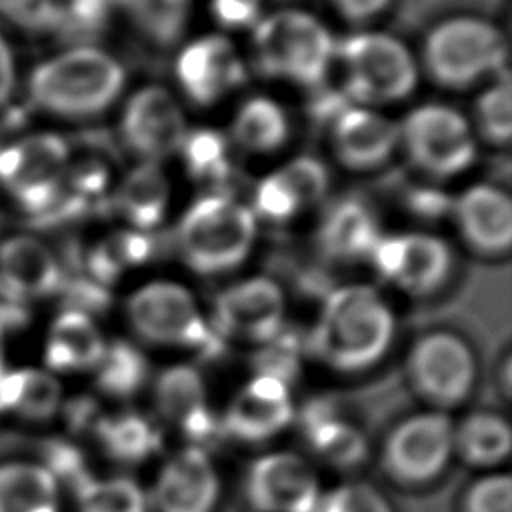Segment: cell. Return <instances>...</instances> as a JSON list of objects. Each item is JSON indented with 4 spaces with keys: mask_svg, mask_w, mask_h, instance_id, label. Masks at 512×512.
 I'll return each instance as SVG.
<instances>
[{
    "mask_svg": "<svg viewBox=\"0 0 512 512\" xmlns=\"http://www.w3.org/2000/svg\"><path fill=\"white\" fill-rule=\"evenodd\" d=\"M62 490L38 462L0 464V512H60Z\"/></svg>",
    "mask_w": 512,
    "mask_h": 512,
    "instance_id": "28",
    "label": "cell"
},
{
    "mask_svg": "<svg viewBox=\"0 0 512 512\" xmlns=\"http://www.w3.org/2000/svg\"><path fill=\"white\" fill-rule=\"evenodd\" d=\"M218 496L220 480L210 456L188 446L164 462L148 500L156 512H214Z\"/></svg>",
    "mask_w": 512,
    "mask_h": 512,
    "instance_id": "18",
    "label": "cell"
},
{
    "mask_svg": "<svg viewBox=\"0 0 512 512\" xmlns=\"http://www.w3.org/2000/svg\"><path fill=\"white\" fill-rule=\"evenodd\" d=\"M408 376L416 392L440 408L460 404L474 388L476 358L452 332L422 336L408 354Z\"/></svg>",
    "mask_w": 512,
    "mask_h": 512,
    "instance_id": "10",
    "label": "cell"
},
{
    "mask_svg": "<svg viewBox=\"0 0 512 512\" xmlns=\"http://www.w3.org/2000/svg\"><path fill=\"white\" fill-rule=\"evenodd\" d=\"M454 216L464 240L480 254H504L512 244V202L490 184L470 186L456 202Z\"/></svg>",
    "mask_w": 512,
    "mask_h": 512,
    "instance_id": "21",
    "label": "cell"
},
{
    "mask_svg": "<svg viewBox=\"0 0 512 512\" xmlns=\"http://www.w3.org/2000/svg\"><path fill=\"white\" fill-rule=\"evenodd\" d=\"M284 314L280 286L266 276H254L218 292L210 326L220 338L266 344L284 328Z\"/></svg>",
    "mask_w": 512,
    "mask_h": 512,
    "instance_id": "12",
    "label": "cell"
},
{
    "mask_svg": "<svg viewBox=\"0 0 512 512\" xmlns=\"http://www.w3.org/2000/svg\"><path fill=\"white\" fill-rule=\"evenodd\" d=\"M336 10L350 22H366L384 12L390 0H332Z\"/></svg>",
    "mask_w": 512,
    "mask_h": 512,
    "instance_id": "47",
    "label": "cell"
},
{
    "mask_svg": "<svg viewBox=\"0 0 512 512\" xmlns=\"http://www.w3.org/2000/svg\"><path fill=\"white\" fill-rule=\"evenodd\" d=\"M120 132L142 162L158 164L180 150L188 126L180 104L166 88L144 86L126 102Z\"/></svg>",
    "mask_w": 512,
    "mask_h": 512,
    "instance_id": "14",
    "label": "cell"
},
{
    "mask_svg": "<svg viewBox=\"0 0 512 512\" xmlns=\"http://www.w3.org/2000/svg\"><path fill=\"white\" fill-rule=\"evenodd\" d=\"M68 144L56 134H30L0 152V186L22 206H50L68 176Z\"/></svg>",
    "mask_w": 512,
    "mask_h": 512,
    "instance_id": "9",
    "label": "cell"
},
{
    "mask_svg": "<svg viewBox=\"0 0 512 512\" xmlns=\"http://www.w3.org/2000/svg\"><path fill=\"white\" fill-rule=\"evenodd\" d=\"M252 56L262 76L320 86L336 58V42L312 14L278 10L252 28Z\"/></svg>",
    "mask_w": 512,
    "mask_h": 512,
    "instance_id": "3",
    "label": "cell"
},
{
    "mask_svg": "<svg viewBox=\"0 0 512 512\" xmlns=\"http://www.w3.org/2000/svg\"><path fill=\"white\" fill-rule=\"evenodd\" d=\"M16 56L8 38L0 30V108L10 102L16 90Z\"/></svg>",
    "mask_w": 512,
    "mask_h": 512,
    "instance_id": "46",
    "label": "cell"
},
{
    "mask_svg": "<svg viewBox=\"0 0 512 512\" xmlns=\"http://www.w3.org/2000/svg\"><path fill=\"white\" fill-rule=\"evenodd\" d=\"M0 16L22 24H44L58 12L52 0H0Z\"/></svg>",
    "mask_w": 512,
    "mask_h": 512,
    "instance_id": "45",
    "label": "cell"
},
{
    "mask_svg": "<svg viewBox=\"0 0 512 512\" xmlns=\"http://www.w3.org/2000/svg\"><path fill=\"white\" fill-rule=\"evenodd\" d=\"M98 388L114 398L134 396L148 378V360L128 340L106 342L104 354L94 368Z\"/></svg>",
    "mask_w": 512,
    "mask_h": 512,
    "instance_id": "32",
    "label": "cell"
},
{
    "mask_svg": "<svg viewBox=\"0 0 512 512\" xmlns=\"http://www.w3.org/2000/svg\"><path fill=\"white\" fill-rule=\"evenodd\" d=\"M510 448V424L496 412H472L454 428V450L472 466H496Z\"/></svg>",
    "mask_w": 512,
    "mask_h": 512,
    "instance_id": "30",
    "label": "cell"
},
{
    "mask_svg": "<svg viewBox=\"0 0 512 512\" xmlns=\"http://www.w3.org/2000/svg\"><path fill=\"white\" fill-rule=\"evenodd\" d=\"M254 208L256 214L272 222H286L302 210L298 198L294 196L280 170L268 174L258 182L254 192Z\"/></svg>",
    "mask_w": 512,
    "mask_h": 512,
    "instance_id": "40",
    "label": "cell"
},
{
    "mask_svg": "<svg viewBox=\"0 0 512 512\" xmlns=\"http://www.w3.org/2000/svg\"><path fill=\"white\" fill-rule=\"evenodd\" d=\"M232 136L250 152H272L288 138V118L278 102L254 96L240 104L232 120Z\"/></svg>",
    "mask_w": 512,
    "mask_h": 512,
    "instance_id": "31",
    "label": "cell"
},
{
    "mask_svg": "<svg viewBox=\"0 0 512 512\" xmlns=\"http://www.w3.org/2000/svg\"><path fill=\"white\" fill-rule=\"evenodd\" d=\"M62 406V384L46 368L20 366L0 372V416L48 420Z\"/></svg>",
    "mask_w": 512,
    "mask_h": 512,
    "instance_id": "25",
    "label": "cell"
},
{
    "mask_svg": "<svg viewBox=\"0 0 512 512\" xmlns=\"http://www.w3.org/2000/svg\"><path fill=\"white\" fill-rule=\"evenodd\" d=\"M124 82V66L112 54L92 44H76L38 62L28 78V94L48 114L84 118L112 106Z\"/></svg>",
    "mask_w": 512,
    "mask_h": 512,
    "instance_id": "2",
    "label": "cell"
},
{
    "mask_svg": "<svg viewBox=\"0 0 512 512\" xmlns=\"http://www.w3.org/2000/svg\"><path fill=\"white\" fill-rule=\"evenodd\" d=\"M476 122L480 134L492 144H508L512 136V92L508 72L486 88L476 100Z\"/></svg>",
    "mask_w": 512,
    "mask_h": 512,
    "instance_id": "37",
    "label": "cell"
},
{
    "mask_svg": "<svg viewBox=\"0 0 512 512\" xmlns=\"http://www.w3.org/2000/svg\"><path fill=\"white\" fill-rule=\"evenodd\" d=\"M398 128L410 160L426 174L446 178L474 162L476 142L470 124L450 106L422 104Z\"/></svg>",
    "mask_w": 512,
    "mask_h": 512,
    "instance_id": "8",
    "label": "cell"
},
{
    "mask_svg": "<svg viewBox=\"0 0 512 512\" xmlns=\"http://www.w3.org/2000/svg\"><path fill=\"white\" fill-rule=\"evenodd\" d=\"M312 512H392V506L374 486L352 482L320 494Z\"/></svg>",
    "mask_w": 512,
    "mask_h": 512,
    "instance_id": "39",
    "label": "cell"
},
{
    "mask_svg": "<svg viewBox=\"0 0 512 512\" xmlns=\"http://www.w3.org/2000/svg\"><path fill=\"white\" fill-rule=\"evenodd\" d=\"M6 368V344H4V332L0 324V372Z\"/></svg>",
    "mask_w": 512,
    "mask_h": 512,
    "instance_id": "48",
    "label": "cell"
},
{
    "mask_svg": "<svg viewBox=\"0 0 512 512\" xmlns=\"http://www.w3.org/2000/svg\"><path fill=\"white\" fill-rule=\"evenodd\" d=\"M506 42L488 22L456 16L434 26L424 42L428 74L442 86L464 88L486 74H504Z\"/></svg>",
    "mask_w": 512,
    "mask_h": 512,
    "instance_id": "5",
    "label": "cell"
},
{
    "mask_svg": "<svg viewBox=\"0 0 512 512\" xmlns=\"http://www.w3.org/2000/svg\"><path fill=\"white\" fill-rule=\"evenodd\" d=\"M94 430L104 452L122 464H138L160 448L156 424L138 412L100 416Z\"/></svg>",
    "mask_w": 512,
    "mask_h": 512,
    "instance_id": "29",
    "label": "cell"
},
{
    "mask_svg": "<svg viewBox=\"0 0 512 512\" xmlns=\"http://www.w3.org/2000/svg\"><path fill=\"white\" fill-rule=\"evenodd\" d=\"M350 102H394L416 86V64L408 48L382 32H360L336 44Z\"/></svg>",
    "mask_w": 512,
    "mask_h": 512,
    "instance_id": "7",
    "label": "cell"
},
{
    "mask_svg": "<svg viewBox=\"0 0 512 512\" xmlns=\"http://www.w3.org/2000/svg\"><path fill=\"white\" fill-rule=\"evenodd\" d=\"M394 338V314L370 286L336 288L324 300L308 338L310 352L338 372H360L388 352Z\"/></svg>",
    "mask_w": 512,
    "mask_h": 512,
    "instance_id": "1",
    "label": "cell"
},
{
    "mask_svg": "<svg viewBox=\"0 0 512 512\" xmlns=\"http://www.w3.org/2000/svg\"><path fill=\"white\" fill-rule=\"evenodd\" d=\"M464 512H512V480L508 474L478 478L464 496Z\"/></svg>",
    "mask_w": 512,
    "mask_h": 512,
    "instance_id": "41",
    "label": "cell"
},
{
    "mask_svg": "<svg viewBox=\"0 0 512 512\" xmlns=\"http://www.w3.org/2000/svg\"><path fill=\"white\" fill-rule=\"evenodd\" d=\"M60 280V264L42 240L18 234L0 244V286L16 298L46 296Z\"/></svg>",
    "mask_w": 512,
    "mask_h": 512,
    "instance_id": "23",
    "label": "cell"
},
{
    "mask_svg": "<svg viewBox=\"0 0 512 512\" xmlns=\"http://www.w3.org/2000/svg\"><path fill=\"white\" fill-rule=\"evenodd\" d=\"M154 402L162 418L192 440L190 446L204 450V444L224 436L220 418L208 406L204 380L190 364H174L160 372L154 384Z\"/></svg>",
    "mask_w": 512,
    "mask_h": 512,
    "instance_id": "19",
    "label": "cell"
},
{
    "mask_svg": "<svg viewBox=\"0 0 512 512\" xmlns=\"http://www.w3.org/2000/svg\"><path fill=\"white\" fill-rule=\"evenodd\" d=\"M152 42L168 46L176 42L188 22L190 0H114Z\"/></svg>",
    "mask_w": 512,
    "mask_h": 512,
    "instance_id": "35",
    "label": "cell"
},
{
    "mask_svg": "<svg viewBox=\"0 0 512 512\" xmlns=\"http://www.w3.org/2000/svg\"><path fill=\"white\" fill-rule=\"evenodd\" d=\"M292 418L294 404L288 384L266 374H256L234 394L220 424L224 436L258 444L282 432Z\"/></svg>",
    "mask_w": 512,
    "mask_h": 512,
    "instance_id": "17",
    "label": "cell"
},
{
    "mask_svg": "<svg viewBox=\"0 0 512 512\" xmlns=\"http://www.w3.org/2000/svg\"><path fill=\"white\" fill-rule=\"evenodd\" d=\"M78 512H150L144 488L128 476L88 478L76 490Z\"/></svg>",
    "mask_w": 512,
    "mask_h": 512,
    "instance_id": "33",
    "label": "cell"
},
{
    "mask_svg": "<svg viewBox=\"0 0 512 512\" xmlns=\"http://www.w3.org/2000/svg\"><path fill=\"white\" fill-rule=\"evenodd\" d=\"M454 452V424L444 412L400 422L386 440L384 468L400 484H426L442 474Z\"/></svg>",
    "mask_w": 512,
    "mask_h": 512,
    "instance_id": "11",
    "label": "cell"
},
{
    "mask_svg": "<svg viewBox=\"0 0 512 512\" xmlns=\"http://www.w3.org/2000/svg\"><path fill=\"white\" fill-rule=\"evenodd\" d=\"M368 258L384 280L416 296L440 288L452 266L446 242L422 232L382 234Z\"/></svg>",
    "mask_w": 512,
    "mask_h": 512,
    "instance_id": "13",
    "label": "cell"
},
{
    "mask_svg": "<svg viewBox=\"0 0 512 512\" xmlns=\"http://www.w3.org/2000/svg\"><path fill=\"white\" fill-rule=\"evenodd\" d=\"M114 0H68V10L64 20L76 34H94L100 32L112 12Z\"/></svg>",
    "mask_w": 512,
    "mask_h": 512,
    "instance_id": "43",
    "label": "cell"
},
{
    "mask_svg": "<svg viewBox=\"0 0 512 512\" xmlns=\"http://www.w3.org/2000/svg\"><path fill=\"white\" fill-rule=\"evenodd\" d=\"M246 498L256 512H312L320 498L318 476L294 452L262 454L248 468Z\"/></svg>",
    "mask_w": 512,
    "mask_h": 512,
    "instance_id": "15",
    "label": "cell"
},
{
    "mask_svg": "<svg viewBox=\"0 0 512 512\" xmlns=\"http://www.w3.org/2000/svg\"><path fill=\"white\" fill-rule=\"evenodd\" d=\"M190 178L206 184H222L230 176L228 140L214 128L188 130L178 150Z\"/></svg>",
    "mask_w": 512,
    "mask_h": 512,
    "instance_id": "34",
    "label": "cell"
},
{
    "mask_svg": "<svg viewBox=\"0 0 512 512\" xmlns=\"http://www.w3.org/2000/svg\"><path fill=\"white\" fill-rule=\"evenodd\" d=\"M298 370V346L292 336L284 334V328L264 344L258 356V374L278 378L288 384V380Z\"/></svg>",
    "mask_w": 512,
    "mask_h": 512,
    "instance_id": "42",
    "label": "cell"
},
{
    "mask_svg": "<svg viewBox=\"0 0 512 512\" xmlns=\"http://www.w3.org/2000/svg\"><path fill=\"white\" fill-rule=\"evenodd\" d=\"M280 174L292 188L302 208L320 202L328 192L330 174L326 166L314 156H296L280 168Z\"/></svg>",
    "mask_w": 512,
    "mask_h": 512,
    "instance_id": "38",
    "label": "cell"
},
{
    "mask_svg": "<svg viewBox=\"0 0 512 512\" xmlns=\"http://www.w3.org/2000/svg\"><path fill=\"white\" fill-rule=\"evenodd\" d=\"M380 236L372 210L358 200H344L332 206L320 226L322 250L344 262L368 258Z\"/></svg>",
    "mask_w": 512,
    "mask_h": 512,
    "instance_id": "27",
    "label": "cell"
},
{
    "mask_svg": "<svg viewBox=\"0 0 512 512\" xmlns=\"http://www.w3.org/2000/svg\"><path fill=\"white\" fill-rule=\"evenodd\" d=\"M398 142V124L370 108L346 106L334 116L332 146L348 168L368 170L384 164Z\"/></svg>",
    "mask_w": 512,
    "mask_h": 512,
    "instance_id": "20",
    "label": "cell"
},
{
    "mask_svg": "<svg viewBox=\"0 0 512 512\" xmlns=\"http://www.w3.org/2000/svg\"><path fill=\"white\" fill-rule=\"evenodd\" d=\"M254 236V212L222 192L194 200L176 232L182 260L200 274H220L240 266L252 250Z\"/></svg>",
    "mask_w": 512,
    "mask_h": 512,
    "instance_id": "4",
    "label": "cell"
},
{
    "mask_svg": "<svg viewBox=\"0 0 512 512\" xmlns=\"http://www.w3.org/2000/svg\"><path fill=\"white\" fill-rule=\"evenodd\" d=\"M260 0H212L210 12L224 30H244L258 24Z\"/></svg>",
    "mask_w": 512,
    "mask_h": 512,
    "instance_id": "44",
    "label": "cell"
},
{
    "mask_svg": "<svg viewBox=\"0 0 512 512\" xmlns=\"http://www.w3.org/2000/svg\"><path fill=\"white\" fill-rule=\"evenodd\" d=\"M170 198L168 178L156 162L134 166L114 192V208L132 226L148 232L164 220Z\"/></svg>",
    "mask_w": 512,
    "mask_h": 512,
    "instance_id": "26",
    "label": "cell"
},
{
    "mask_svg": "<svg viewBox=\"0 0 512 512\" xmlns=\"http://www.w3.org/2000/svg\"><path fill=\"white\" fill-rule=\"evenodd\" d=\"M176 78L192 102L210 106L246 80V68L226 36L210 34L182 48L176 58Z\"/></svg>",
    "mask_w": 512,
    "mask_h": 512,
    "instance_id": "16",
    "label": "cell"
},
{
    "mask_svg": "<svg viewBox=\"0 0 512 512\" xmlns=\"http://www.w3.org/2000/svg\"><path fill=\"white\" fill-rule=\"evenodd\" d=\"M106 340L90 312L68 308L60 312L44 340V368L52 374L90 372L100 362Z\"/></svg>",
    "mask_w": 512,
    "mask_h": 512,
    "instance_id": "22",
    "label": "cell"
},
{
    "mask_svg": "<svg viewBox=\"0 0 512 512\" xmlns=\"http://www.w3.org/2000/svg\"><path fill=\"white\" fill-rule=\"evenodd\" d=\"M152 252V240L140 230H122L104 238L90 254V272L98 282H114L124 270L142 264Z\"/></svg>",
    "mask_w": 512,
    "mask_h": 512,
    "instance_id": "36",
    "label": "cell"
},
{
    "mask_svg": "<svg viewBox=\"0 0 512 512\" xmlns=\"http://www.w3.org/2000/svg\"><path fill=\"white\" fill-rule=\"evenodd\" d=\"M300 426L312 452L334 468H352L366 458L364 434L338 416L336 406L324 398L310 400L304 406Z\"/></svg>",
    "mask_w": 512,
    "mask_h": 512,
    "instance_id": "24",
    "label": "cell"
},
{
    "mask_svg": "<svg viewBox=\"0 0 512 512\" xmlns=\"http://www.w3.org/2000/svg\"><path fill=\"white\" fill-rule=\"evenodd\" d=\"M132 330L146 342L216 354L222 338L202 316L194 296L176 282L154 280L134 290L126 302Z\"/></svg>",
    "mask_w": 512,
    "mask_h": 512,
    "instance_id": "6",
    "label": "cell"
}]
</instances>
